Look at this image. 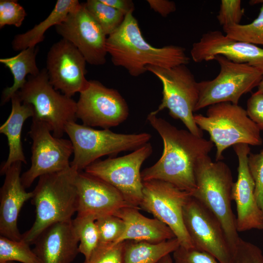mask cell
<instances>
[{"instance_id":"8fae6325","label":"cell","mask_w":263,"mask_h":263,"mask_svg":"<svg viewBox=\"0 0 263 263\" xmlns=\"http://www.w3.org/2000/svg\"><path fill=\"white\" fill-rule=\"evenodd\" d=\"M191 193L161 180L143 181L139 208L151 214L173 232L181 246L193 247L185 226L183 209Z\"/></svg>"},{"instance_id":"ba28073f","label":"cell","mask_w":263,"mask_h":263,"mask_svg":"<svg viewBox=\"0 0 263 263\" xmlns=\"http://www.w3.org/2000/svg\"><path fill=\"white\" fill-rule=\"evenodd\" d=\"M146 69L157 76L163 86L161 103L152 112L157 114L167 109L169 115L181 120L188 131L203 137V131L196 124L193 113L199 99L198 82L187 65L170 68L148 65Z\"/></svg>"},{"instance_id":"7a4b0ae2","label":"cell","mask_w":263,"mask_h":263,"mask_svg":"<svg viewBox=\"0 0 263 263\" xmlns=\"http://www.w3.org/2000/svg\"><path fill=\"white\" fill-rule=\"evenodd\" d=\"M132 13L127 14L121 25L107 37V51L114 65L124 68L132 76H138L147 71L148 65L170 68L189 63L190 58L182 47L169 45L157 48L149 43Z\"/></svg>"},{"instance_id":"603a6c76","label":"cell","mask_w":263,"mask_h":263,"mask_svg":"<svg viewBox=\"0 0 263 263\" xmlns=\"http://www.w3.org/2000/svg\"><path fill=\"white\" fill-rule=\"evenodd\" d=\"M11 101V113L5 122L0 127V133L6 136L9 147L7 159L0 167L1 175H4L6 170L14 163L21 162L27 164L22 149L21 132L24 122L34 115L33 106L22 103L17 93L12 96Z\"/></svg>"},{"instance_id":"d6a6232c","label":"cell","mask_w":263,"mask_h":263,"mask_svg":"<svg viewBox=\"0 0 263 263\" xmlns=\"http://www.w3.org/2000/svg\"><path fill=\"white\" fill-rule=\"evenodd\" d=\"M26 16L24 8L15 0H0V28L5 25L21 26Z\"/></svg>"},{"instance_id":"5b68a950","label":"cell","mask_w":263,"mask_h":263,"mask_svg":"<svg viewBox=\"0 0 263 263\" xmlns=\"http://www.w3.org/2000/svg\"><path fill=\"white\" fill-rule=\"evenodd\" d=\"M194 121L207 132L216 148V161L223 159V152L240 143L258 146L263 144L261 131L238 104L221 102L208 107L206 115L196 114Z\"/></svg>"},{"instance_id":"e0dca14e","label":"cell","mask_w":263,"mask_h":263,"mask_svg":"<svg viewBox=\"0 0 263 263\" xmlns=\"http://www.w3.org/2000/svg\"><path fill=\"white\" fill-rule=\"evenodd\" d=\"M190 55L197 63L223 56L232 62L253 66L263 74V48L231 38L218 30L203 34L200 40L192 44Z\"/></svg>"},{"instance_id":"ffe728a7","label":"cell","mask_w":263,"mask_h":263,"mask_svg":"<svg viewBox=\"0 0 263 263\" xmlns=\"http://www.w3.org/2000/svg\"><path fill=\"white\" fill-rule=\"evenodd\" d=\"M21 166L22 162H17L10 167L0 190V234L15 241L22 239L18 226L19 212L33 196L32 191L26 192L22 184Z\"/></svg>"},{"instance_id":"44dd1931","label":"cell","mask_w":263,"mask_h":263,"mask_svg":"<svg viewBox=\"0 0 263 263\" xmlns=\"http://www.w3.org/2000/svg\"><path fill=\"white\" fill-rule=\"evenodd\" d=\"M72 220L52 224L34 243L40 263H71L78 251L79 240Z\"/></svg>"},{"instance_id":"d4e9b609","label":"cell","mask_w":263,"mask_h":263,"mask_svg":"<svg viewBox=\"0 0 263 263\" xmlns=\"http://www.w3.org/2000/svg\"><path fill=\"white\" fill-rule=\"evenodd\" d=\"M80 3L77 0H57L54 9L44 20L28 31L14 37L12 42L13 49L21 51L37 46L43 41L44 34L49 28L61 23Z\"/></svg>"},{"instance_id":"4fadbf2b","label":"cell","mask_w":263,"mask_h":263,"mask_svg":"<svg viewBox=\"0 0 263 263\" xmlns=\"http://www.w3.org/2000/svg\"><path fill=\"white\" fill-rule=\"evenodd\" d=\"M129 114L128 104L118 91L97 80H89L76 101V117L87 126L109 129L124 122Z\"/></svg>"},{"instance_id":"8d00e7d4","label":"cell","mask_w":263,"mask_h":263,"mask_svg":"<svg viewBox=\"0 0 263 263\" xmlns=\"http://www.w3.org/2000/svg\"><path fill=\"white\" fill-rule=\"evenodd\" d=\"M172 254L173 263H220L210 254L194 247L180 246Z\"/></svg>"},{"instance_id":"ab89813d","label":"cell","mask_w":263,"mask_h":263,"mask_svg":"<svg viewBox=\"0 0 263 263\" xmlns=\"http://www.w3.org/2000/svg\"><path fill=\"white\" fill-rule=\"evenodd\" d=\"M101 1L122 12L126 15L129 13L133 12L134 9L133 2L131 0H101Z\"/></svg>"},{"instance_id":"74e56055","label":"cell","mask_w":263,"mask_h":263,"mask_svg":"<svg viewBox=\"0 0 263 263\" xmlns=\"http://www.w3.org/2000/svg\"><path fill=\"white\" fill-rule=\"evenodd\" d=\"M246 111L259 129L263 131V94H253L247 100Z\"/></svg>"},{"instance_id":"60d3db41","label":"cell","mask_w":263,"mask_h":263,"mask_svg":"<svg viewBox=\"0 0 263 263\" xmlns=\"http://www.w3.org/2000/svg\"><path fill=\"white\" fill-rule=\"evenodd\" d=\"M157 263H173V262L170 254H169L163 257Z\"/></svg>"},{"instance_id":"1f68e13d","label":"cell","mask_w":263,"mask_h":263,"mask_svg":"<svg viewBox=\"0 0 263 263\" xmlns=\"http://www.w3.org/2000/svg\"><path fill=\"white\" fill-rule=\"evenodd\" d=\"M125 242L118 244H99L90 257L83 263H123Z\"/></svg>"},{"instance_id":"277c9868","label":"cell","mask_w":263,"mask_h":263,"mask_svg":"<svg viewBox=\"0 0 263 263\" xmlns=\"http://www.w3.org/2000/svg\"><path fill=\"white\" fill-rule=\"evenodd\" d=\"M195 175L196 188L191 196L219 220L232 253L240 237L231 208L234 182L231 170L225 162H213L207 155L198 161Z\"/></svg>"},{"instance_id":"9c48e42d","label":"cell","mask_w":263,"mask_h":263,"mask_svg":"<svg viewBox=\"0 0 263 263\" xmlns=\"http://www.w3.org/2000/svg\"><path fill=\"white\" fill-rule=\"evenodd\" d=\"M214 59L220 66L219 73L212 80L198 82L195 112L218 103L238 104L242 96L258 87L263 78L260 70L247 64L235 63L221 55Z\"/></svg>"},{"instance_id":"3957f363","label":"cell","mask_w":263,"mask_h":263,"mask_svg":"<svg viewBox=\"0 0 263 263\" xmlns=\"http://www.w3.org/2000/svg\"><path fill=\"white\" fill-rule=\"evenodd\" d=\"M78 172L70 167L39 177L31 198L36 209V219L31 227L22 234V240L32 244L50 225L72 219L78 206Z\"/></svg>"},{"instance_id":"4dcf8cb0","label":"cell","mask_w":263,"mask_h":263,"mask_svg":"<svg viewBox=\"0 0 263 263\" xmlns=\"http://www.w3.org/2000/svg\"><path fill=\"white\" fill-rule=\"evenodd\" d=\"M95 223L99 233V244H115L125 228L124 221L114 215L98 217Z\"/></svg>"},{"instance_id":"6da1fadb","label":"cell","mask_w":263,"mask_h":263,"mask_svg":"<svg viewBox=\"0 0 263 263\" xmlns=\"http://www.w3.org/2000/svg\"><path fill=\"white\" fill-rule=\"evenodd\" d=\"M147 119L161 136L164 149L159 159L141 171L143 181H163L191 193L196 188L197 163L208 155L213 143L188 130L178 129L152 112Z\"/></svg>"},{"instance_id":"5bb4252c","label":"cell","mask_w":263,"mask_h":263,"mask_svg":"<svg viewBox=\"0 0 263 263\" xmlns=\"http://www.w3.org/2000/svg\"><path fill=\"white\" fill-rule=\"evenodd\" d=\"M183 215L194 248L210 254L220 263H231L232 253L223 228L208 209L191 196Z\"/></svg>"},{"instance_id":"ac0fdd59","label":"cell","mask_w":263,"mask_h":263,"mask_svg":"<svg viewBox=\"0 0 263 263\" xmlns=\"http://www.w3.org/2000/svg\"><path fill=\"white\" fill-rule=\"evenodd\" d=\"M238 160V176L232 189V200L236 206L238 232L263 230V213L255 196V183L250 173L247 159L249 145L240 143L233 146Z\"/></svg>"},{"instance_id":"4316f807","label":"cell","mask_w":263,"mask_h":263,"mask_svg":"<svg viewBox=\"0 0 263 263\" xmlns=\"http://www.w3.org/2000/svg\"><path fill=\"white\" fill-rule=\"evenodd\" d=\"M96 218L93 215H77L72 222L79 240V253L85 259H88L99 244V236L95 223Z\"/></svg>"},{"instance_id":"2e32d148","label":"cell","mask_w":263,"mask_h":263,"mask_svg":"<svg viewBox=\"0 0 263 263\" xmlns=\"http://www.w3.org/2000/svg\"><path fill=\"white\" fill-rule=\"evenodd\" d=\"M86 60L72 43L62 38L53 44L47 56L46 69L54 88L72 97L86 88Z\"/></svg>"},{"instance_id":"f1b7e54d","label":"cell","mask_w":263,"mask_h":263,"mask_svg":"<svg viewBox=\"0 0 263 263\" xmlns=\"http://www.w3.org/2000/svg\"><path fill=\"white\" fill-rule=\"evenodd\" d=\"M30 245L22 239L15 241L0 236V263L17 261L22 263H40Z\"/></svg>"},{"instance_id":"7402d4cb","label":"cell","mask_w":263,"mask_h":263,"mask_svg":"<svg viewBox=\"0 0 263 263\" xmlns=\"http://www.w3.org/2000/svg\"><path fill=\"white\" fill-rule=\"evenodd\" d=\"M139 209L132 207H124L114 214L125 225L124 231L116 244L128 241L155 244L175 238L166 225L156 218L144 216Z\"/></svg>"},{"instance_id":"7bdbcfd3","label":"cell","mask_w":263,"mask_h":263,"mask_svg":"<svg viewBox=\"0 0 263 263\" xmlns=\"http://www.w3.org/2000/svg\"><path fill=\"white\" fill-rule=\"evenodd\" d=\"M249 3L251 5H256L259 4L263 5V0H251L249 1Z\"/></svg>"},{"instance_id":"e575fe53","label":"cell","mask_w":263,"mask_h":263,"mask_svg":"<svg viewBox=\"0 0 263 263\" xmlns=\"http://www.w3.org/2000/svg\"><path fill=\"white\" fill-rule=\"evenodd\" d=\"M247 164L255 183L256 200L263 213V150L257 153L250 152Z\"/></svg>"},{"instance_id":"8992f818","label":"cell","mask_w":263,"mask_h":263,"mask_svg":"<svg viewBox=\"0 0 263 263\" xmlns=\"http://www.w3.org/2000/svg\"><path fill=\"white\" fill-rule=\"evenodd\" d=\"M74 150L71 167L83 171L104 156L113 157L123 151H133L149 142L151 134L147 132L124 134L109 129L96 130L93 127L69 123L65 129Z\"/></svg>"},{"instance_id":"f546056e","label":"cell","mask_w":263,"mask_h":263,"mask_svg":"<svg viewBox=\"0 0 263 263\" xmlns=\"http://www.w3.org/2000/svg\"><path fill=\"white\" fill-rule=\"evenodd\" d=\"M228 37L239 41L263 46V5L258 16L251 22L223 28Z\"/></svg>"},{"instance_id":"f35d334b","label":"cell","mask_w":263,"mask_h":263,"mask_svg":"<svg viewBox=\"0 0 263 263\" xmlns=\"http://www.w3.org/2000/svg\"><path fill=\"white\" fill-rule=\"evenodd\" d=\"M147 2L155 12L164 17L175 12L176 6L175 2L168 0H148Z\"/></svg>"},{"instance_id":"7c38bea8","label":"cell","mask_w":263,"mask_h":263,"mask_svg":"<svg viewBox=\"0 0 263 263\" xmlns=\"http://www.w3.org/2000/svg\"><path fill=\"white\" fill-rule=\"evenodd\" d=\"M29 134L32 140L31 165L21 175L25 188L30 187L38 177L70 168L69 159L74 152L71 141L54 136L44 122L32 120Z\"/></svg>"},{"instance_id":"9a60e30c","label":"cell","mask_w":263,"mask_h":263,"mask_svg":"<svg viewBox=\"0 0 263 263\" xmlns=\"http://www.w3.org/2000/svg\"><path fill=\"white\" fill-rule=\"evenodd\" d=\"M56 33L75 46L86 62L93 65H102L108 54L107 36L101 27L80 3L66 19L55 26Z\"/></svg>"},{"instance_id":"83f0119b","label":"cell","mask_w":263,"mask_h":263,"mask_svg":"<svg viewBox=\"0 0 263 263\" xmlns=\"http://www.w3.org/2000/svg\"><path fill=\"white\" fill-rule=\"evenodd\" d=\"M84 3L107 37L115 32L124 20L125 14L101 0H88Z\"/></svg>"},{"instance_id":"cb8c5ba5","label":"cell","mask_w":263,"mask_h":263,"mask_svg":"<svg viewBox=\"0 0 263 263\" xmlns=\"http://www.w3.org/2000/svg\"><path fill=\"white\" fill-rule=\"evenodd\" d=\"M38 51L37 46L30 47L21 51L15 56L0 59V62L11 71L14 80L13 85L6 87L2 92L1 105L11 100L12 96L24 86L28 75H36L40 73L36 62Z\"/></svg>"},{"instance_id":"b9f144b4","label":"cell","mask_w":263,"mask_h":263,"mask_svg":"<svg viewBox=\"0 0 263 263\" xmlns=\"http://www.w3.org/2000/svg\"><path fill=\"white\" fill-rule=\"evenodd\" d=\"M258 87V90L256 92L258 93L263 94V78L259 83Z\"/></svg>"},{"instance_id":"484cf974","label":"cell","mask_w":263,"mask_h":263,"mask_svg":"<svg viewBox=\"0 0 263 263\" xmlns=\"http://www.w3.org/2000/svg\"><path fill=\"white\" fill-rule=\"evenodd\" d=\"M180 246L176 238L155 244L125 241L123 263H157L164 256L172 254Z\"/></svg>"},{"instance_id":"d6986e66","label":"cell","mask_w":263,"mask_h":263,"mask_svg":"<svg viewBox=\"0 0 263 263\" xmlns=\"http://www.w3.org/2000/svg\"><path fill=\"white\" fill-rule=\"evenodd\" d=\"M76 185L78 197L77 215H93L96 219L114 215L123 207H132L115 188L85 171L78 172Z\"/></svg>"},{"instance_id":"ee69618b","label":"cell","mask_w":263,"mask_h":263,"mask_svg":"<svg viewBox=\"0 0 263 263\" xmlns=\"http://www.w3.org/2000/svg\"><path fill=\"white\" fill-rule=\"evenodd\" d=\"M0 263H15V262H7Z\"/></svg>"},{"instance_id":"d590c367","label":"cell","mask_w":263,"mask_h":263,"mask_svg":"<svg viewBox=\"0 0 263 263\" xmlns=\"http://www.w3.org/2000/svg\"><path fill=\"white\" fill-rule=\"evenodd\" d=\"M231 263H263V254L258 246L240 238Z\"/></svg>"},{"instance_id":"30bf717a","label":"cell","mask_w":263,"mask_h":263,"mask_svg":"<svg viewBox=\"0 0 263 263\" xmlns=\"http://www.w3.org/2000/svg\"><path fill=\"white\" fill-rule=\"evenodd\" d=\"M152 152V146L149 142L127 155L98 159L84 171L108 183L122 194L131 206L140 208L143 188L140 169Z\"/></svg>"},{"instance_id":"836d02e7","label":"cell","mask_w":263,"mask_h":263,"mask_svg":"<svg viewBox=\"0 0 263 263\" xmlns=\"http://www.w3.org/2000/svg\"><path fill=\"white\" fill-rule=\"evenodd\" d=\"M240 0H222L217 19L223 28L240 24L244 14Z\"/></svg>"},{"instance_id":"52a82bcc","label":"cell","mask_w":263,"mask_h":263,"mask_svg":"<svg viewBox=\"0 0 263 263\" xmlns=\"http://www.w3.org/2000/svg\"><path fill=\"white\" fill-rule=\"evenodd\" d=\"M17 94L22 103L33 106L32 120L46 123L56 137L61 138L66 125L77 119L76 102L54 88L46 68L36 75H29Z\"/></svg>"}]
</instances>
